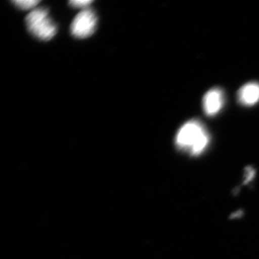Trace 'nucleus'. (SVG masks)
I'll use <instances>...</instances> for the list:
<instances>
[{
    "mask_svg": "<svg viewBox=\"0 0 259 259\" xmlns=\"http://www.w3.org/2000/svg\"><path fill=\"white\" fill-rule=\"evenodd\" d=\"M13 3L21 10H29L37 6V5L40 3V1H37V0H15Z\"/></svg>",
    "mask_w": 259,
    "mask_h": 259,
    "instance_id": "obj_6",
    "label": "nucleus"
},
{
    "mask_svg": "<svg viewBox=\"0 0 259 259\" xmlns=\"http://www.w3.org/2000/svg\"><path fill=\"white\" fill-rule=\"evenodd\" d=\"M97 25V17L95 12L85 8L75 17L71 23V34L78 38H86L95 32Z\"/></svg>",
    "mask_w": 259,
    "mask_h": 259,
    "instance_id": "obj_3",
    "label": "nucleus"
},
{
    "mask_svg": "<svg viewBox=\"0 0 259 259\" xmlns=\"http://www.w3.org/2000/svg\"><path fill=\"white\" fill-rule=\"evenodd\" d=\"M27 28L34 36L42 40H49L56 35V26L44 8H36L25 18Z\"/></svg>",
    "mask_w": 259,
    "mask_h": 259,
    "instance_id": "obj_2",
    "label": "nucleus"
},
{
    "mask_svg": "<svg viewBox=\"0 0 259 259\" xmlns=\"http://www.w3.org/2000/svg\"><path fill=\"white\" fill-rule=\"evenodd\" d=\"M240 103L246 106L255 105L259 101V83L250 82L243 85L238 93Z\"/></svg>",
    "mask_w": 259,
    "mask_h": 259,
    "instance_id": "obj_5",
    "label": "nucleus"
},
{
    "mask_svg": "<svg viewBox=\"0 0 259 259\" xmlns=\"http://www.w3.org/2000/svg\"><path fill=\"white\" fill-rule=\"evenodd\" d=\"M204 111L208 116L215 115L224 105V95L220 88L209 90L203 97Z\"/></svg>",
    "mask_w": 259,
    "mask_h": 259,
    "instance_id": "obj_4",
    "label": "nucleus"
},
{
    "mask_svg": "<svg viewBox=\"0 0 259 259\" xmlns=\"http://www.w3.org/2000/svg\"><path fill=\"white\" fill-rule=\"evenodd\" d=\"M92 3H93V1L91 0H73V1L69 2V5L71 6L76 8H87Z\"/></svg>",
    "mask_w": 259,
    "mask_h": 259,
    "instance_id": "obj_7",
    "label": "nucleus"
},
{
    "mask_svg": "<svg viewBox=\"0 0 259 259\" xmlns=\"http://www.w3.org/2000/svg\"><path fill=\"white\" fill-rule=\"evenodd\" d=\"M209 135L200 122L190 120L179 130L175 143L179 149L198 156L203 152L209 144Z\"/></svg>",
    "mask_w": 259,
    "mask_h": 259,
    "instance_id": "obj_1",
    "label": "nucleus"
}]
</instances>
